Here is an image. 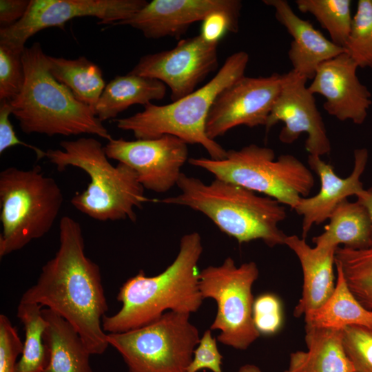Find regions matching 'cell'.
I'll return each mask as SVG.
<instances>
[{
  "mask_svg": "<svg viewBox=\"0 0 372 372\" xmlns=\"http://www.w3.org/2000/svg\"><path fill=\"white\" fill-rule=\"evenodd\" d=\"M20 302L58 313L74 328L92 355L103 354L110 346L102 327L108 305L100 268L85 255L81 226L70 216L61 218L59 247Z\"/></svg>",
  "mask_w": 372,
  "mask_h": 372,
  "instance_id": "1",
  "label": "cell"
},
{
  "mask_svg": "<svg viewBox=\"0 0 372 372\" xmlns=\"http://www.w3.org/2000/svg\"><path fill=\"white\" fill-rule=\"evenodd\" d=\"M203 247L200 235H183L174 260L161 273L147 276L143 270L127 280L117 295L121 309L104 316L106 333L127 331L148 324L167 311L196 312L204 300L199 288L198 261Z\"/></svg>",
  "mask_w": 372,
  "mask_h": 372,
  "instance_id": "2",
  "label": "cell"
},
{
  "mask_svg": "<svg viewBox=\"0 0 372 372\" xmlns=\"http://www.w3.org/2000/svg\"><path fill=\"white\" fill-rule=\"evenodd\" d=\"M176 186L179 194L158 201L203 214L240 244L258 239L270 247L285 245L287 235L278 225L286 218L287 211L278 200L223 180L215 178L206 184L184 173Z\"/></svg>",
  "mask_w": 372,
  "mask_h": 372,
  "instance_id": "3",
  "label": "cell"
},
{
  "mask_svg": "<svg viewBox=\"0 0 372 372\" xmlns=\"http://www.w3.org/2000/svg\"><path fill=\"white\" fill-rule=\"evenodd\" d=\"M45 54L39 42L22 54L25 81L19 95L10 101L12 114L26 134L112 137L94 111L79 101L49 72Z\"/></svg>",
  "mask_w": 372,
  "mask_h": 372,
  "instance_id": "4",
  "label": "cell"
},
{
  "mask_svg": "<svg viewBox=\"0 0 372 372\" xmlns=\"http://www.w3.org/2000/svg\"><path fill=\"white\" fill-rule=\"evenodd\" d=\"M60 145L62 149L45 151V157L56 169L72 166L90 177L87 187L72 198L74 207L99 221H136L134 209L151 200L145 197L134 171L122 163L111 164L105 147L93 137L63 141Z\"/></svg>",
  "mask_w": 372,
  "mask_h": 372,
  "instance_id": "5",
  "label": "cell"
},
{
  "mask_svg": "<svg viewBox=\"0 0 372 372\" xmlns=\"http://www.w3.org/2000/svg\"><path fill=\"white\" fill-rule=\"evenodd\" d=\"M249 59V54L245 51L233 53L203 87L167 105H145L141 112L116 119V127L132 132L138 139L154 138L165 134L175 136L187 144L200 145L211 158H225L227 150L207 135V118L218 95L245 76Z\"/></svg>",
  "mask_w": 372,
  "mask_h": 372,
  "instance_id": "6",
  "label": "cell"
},
{
  "mask_svg": "<svg viewBox=\"0 0 372 372\" xmlns=\"http://www.w3.org/2000/svg\"><path fill=\"white\" fill-rule=\"evenodd\" d=\"M56 180L39 166L0 173V257L25 247L52 227L63 203Z\"/></svg>",
  "mask_w": 372,
  "mask_h": 372,
  "instance_id": "7",
  "label": "cell"
},
{
  "mask_svg": "<svg viewBox=\"0 0 372 372\" xmlns=\"http://www.w3.org/2000/svg\"><path fill=\"white\" fill-rule=\"evenodd\" d=\"M251 144L227 150L225 158L192 157L189 163L212 174L216 178L259 192L294 209L315 185L312 172L298 158Z\"/></svg>",
  "mask_w": 372,
  "mask_h": 372,
  "instance_id": "8",
  "label": "cell"
},
{
  "mask_svg": "<svg viewBox=\"0 0 372 372\" xmlns=\"http://www.w3.org/2000/svg\"><path fill=\"white\" fill-rule=\"evenodd\" d=\"M190 314L167 311L152 322L127 331L107 333L128 372H187L200 337Z\"/></svg>",
  "mask_w": 372,
  "mask_h": 372,
  "instance_id": "9",
  "label": "cell"
},
{
  "mask_svg": "<svg viewBox=\"0 0 372 372\" xmlns=\"http://www.w3.org/2000/svg\"><path fill=\"white\" fill-rule=\"evenodd\" d=\"M259 270L254 262L237 266L231 257L218 266H209L199 273V288L203 299L211 298L217 312L210 329L219 331L217 341L245 350L260 336L252 317V286Z\"/></svg>",
  "mask_w": 372,
  "mask_h": 372,
  "instance_id": "10",
  "label": "cell"
},
{
  "mask_svg": "<svg viewBox=\"0 0 372 372\" xmlns=\"http://www.w3.org/2000/svg\"><path fill=\"white\" fill-rule=\"evenodd\" d=\"M147 3L145 0H30L20 21L0 28V44L23 51L28 39L45 28L64 30L68 21L83 17L112 25L131 18Z\"/></svg>",
  "mask_w": 372,
  "mask_h": 372,
  "instance_id": "11",
  "label": "cell"
},
{
  "mask_svg": "<svg viewBox=\"0 0 372 372\" xmlns=\"http://www.w3.org/2000/svg\"><path fill=\"white\" fill-rule=\"evenodd\" d=\"M218 45L201 34L183 39L170 50L142 56L130 73L161 81L169 88L171 99L175 101L195 91L216 70Z\"/></svg>",
  "mask_w": 372,
  "mask_h": 372,
  "instance_id": "12",
  "label": "cell"
},
{
  "mask_svg": "<svg viewBox=\"0 0 372 372\" xmlns=\"http://www.w3.org/2000/svg\"><path fill=\"white\" fill-rule=\"evenodd\" d=\"M284 81V74L265 77L243 76L225 88L207 116L206 133L214 140L239 125H266Z\"/></svg>",
  "mask_w": 372,
  "mask_h": 372,
  "instance_id": "13",
  "label": "cell"
},
{
  "mask_svg": "<svg viewBox=\"0 0 372 372\" xmlns=\"http://www.w3.org/2000/svg\"><path fill=\"white\" fill-rule=\"evenodd\" d=\"M104 146L108 158L129 166L144 189L165 193L177 185L188 157L187 144L165 134L154 138H113Z\"/></svg>",
  "mask_w": 372,
  "mask_h": 372,
  "instance_id": "14",
  "label": "cell"
},
{
  "mask_svg": "<svg viewBox=\"0 0 372 372\" xmlns=\"http://www.w3.org/2000/svg\"><path fill=\"white\" fill-rule=\"evenodd\" d=\"M307 81V78L292 70L284 74L280 92L272 107L265 129L268 132L278 122H282L284 126L278 138L285 144L293 143L302 133H306L307 151L310 155L321 156L331 152V143L314 94L306 85Z\"/></svg>",
  "mask_w": 372,
  "mask_h": 372,
  "instance_id": "15",
  "label": "cell"
},
{
  "mask_svg": "<svg viewBox=\"0 0 372 372\" xmlns=\"http://www.w3.org/2000/svg\"><path fill=\"white\" fill-rule=\"evenodd\" d=\"M356 63L346 51L324 63L316 70L309 91L325 99L326 112L341 121L361 125L372 104L371 94L357 76Z\"/></svg>",
  "mask_w": 372,
  "mask_h": 372,
  "instance_id": "16",
  "label": "cell"
},
{
  "mask_svg": "<svg viewBox=\"0 0 372 372\" xmlns=\"http://www.w3.org/2000/svg\"><path fill=\"white\" fill-rule=\"evenodd\" d=\"M240 0H153L131 18L112 25H130L147 39L178 37L214 12L240 15Z\"/></svg>",
  "mask_w": 372,
  "mask_h": 372,
  "instance_id": "17",
  "label": "cell"
},
{
  "mask_svg": "<svg viewBox=\"0 0 372 372\" xmlns=\"http://www.w3.org/2000/svg\"><path fill=\"white\" fill-rule=\"evenodd\" d=\"M369 153L366 149L354 152V167L347 178H340L331 165L323 161L320 156L309 155L308 164L320 178L319 192L312 197H302L294 210L302 216V236L305 239L313 225H320L329 218L336 207L347 197L358 195L364 189L360 176L365 169Z\"/></svg>",
  "mask_w": 372,
  "mask_h": 372,
  "instance_id": "18",
  "label": "cell"
},
{
  "mask_svg": "<svg viewBox=\"0 0 372 372\" xmlns=\"http://www.w3.org/2000/svg\"><path fill=\"white\" fill-rule=\"evenodd\" d=\"M273 8L277 21L292 37L288 57L292 70L307 80L313 78L324 62L343 53L345 49L327 39L307 20L298 17L285 0H264Z\"/></svg>",
  "mask_w": 372,
  "mask_h": 372,
  "instance_id": "19",
  "label": "cell"
},
{
  "mask_svg": "<svg viewBox=\"0 0 372 372\" xmlns=\"http://www.w3.org/2000/svg\"><path fill=\"white\" fill-rule=\"evenodd\" d=\"M285 245L296 254L302 269V293L294 310V316L300 317L320 307L332 294L335 249L312 248L296 235L287 236Z\"/></svg>",
  "mask_w": 372,
  "mask_h": 372,
  "instance_id": "20",
  "label": "cell"
},
{
  "mask_svg": "<svg viewBox=\"0 0 372 372\" xmlns=\"http://www.w3.org/2000/svg\"><path fill=\"white\" fill-rule=\"evenodd\" d=\"M42 313L48 322L43 339L48 353L43 372H93L92 354L74 328L50 309Z\"/></svg>",
  "mask_w": 372,
  "mask_h": 372,
  "instance_id": "21",
  "label": "cell"
},
{
  "mask_svg": "<svg viewBox=\"0 0 372 372\" xmlns=\"http://www.w3.org/2000/svg\"><path fill=\"white\" fill-rule=\"evenodd\" d=\"M307 351L290 355L289 372H355L346 353L342 330L306 326Z\"/></svg>",
  "mask_w": 372,
  "mask_h": 372,
  "instance_id": "22",
  "label": "cell"
},
{
  "mask_svg": "<svg viewBox=\"0 0 372 372\" xmlns=\"http://www.w3.org/2000/svg\"><path fill=\"white\" fill-rule=\"evenodd\" d=\"M167 86L155 79L128 73L116 76L105 87L94 108L101 121L114 118L132 105H147L161 100Z\"/></svg>",
  "mask_w": 372,
  "mask_h": 372,
  "instance_id": "23",
  "label": "cell"
},
{
  "mask_svg": "<svg viewBox=\"0 0 372 372\" xmlns=\"http://www.w3.org/2000/svg\"><path fill=\"white\" fill-rule=\"evenodd\" d=\"M329 219L324 231L313 238L315 247L331 250L340 244L353 249L372 247L371 222L366 208L358 201L344 200Z\"/></svg>",
  "mask_w": 372,
  "mask_h": 372,
  "instance_id": "24",
  "label": "cell"
},
{
  "mask_svg": "<svg viewBox=\"0 0 372 372\" xmlns=\"http://www.w3.org/2000/svg\"><path fill=\"white\" fill-rule=\"evenodd\" d=\"M337 280L327 300L304 314L306 326L342 330L359 325L372 329V311L364 308L349 289L341 268L335 265Z\"/></svg>",
  "mask_w": 372,
  "mask_h": 372,
  "instance_id": "25",
  "label": "cell"
},
{
  "mask_svg": "<svg viewBox=\"0 0 372 372\" xmlns=\"http://www.w3.org/2000/svg\"><path fill=\"white\" fill-rule=\"evenodd\" d=\"M46 60L52 76L94 112L96 103L106 85L99 66L85 56L68 59L47 55Z\"/></svg>",
  "mask_w": 372,
  "mask_h": 372,
  "instance_id": "26",
  "label": "cell"
},
{
  "mask_svg": "<svg viewBox=\"0 0 372 372\" xmlns=\"http://www.w3.org/2000/svg\"><path fill=\"white\" fill-rule=\"evenodd\" d=\"M42 309L38 304L19 303L17 315L23 326L25 340L14 372H43L47 365L48 353L43 335L48 322Z\"/></svg>",
  "mask_w": 372,
  "mask_h": 372,
  "instance_id": "27",
  "label": "cell"
},
{
  "mask_svg": "<svg viewBox=\"0 0 372 372\" xmlns=\"http://www.w3.org/2000/svg\"><path fill=\"white\" fill-rule=\"evenodd\" d=\"M335 264L341 268L356 299L372 311V247L362 249L338 247Z\"/></svg>",
  "mask_w": 372,
  "mask_h": 372,
  "instance_id": "28",
  "label": "cell"
},
{
  "mask_svg": "<svg viewBox=\"0 0 372 372\" xmlns=\"http://www.w3.org/2000/svg\"><path fill=\"white\" fill-rule=\"evenodd\" d=\"M295 3L300 12L316 19L331 41L344 48L353 17L350 0H296Z\"/></svg>",
  "mask_w": 372,
  "mask_h": 372,
  "instance_id": "29",
  "label": "cell"
},
{
  "mask_svg": "<svg viewBox=\"0 0 372 372\" xmlns=\"http://www.w3.org/2000/svg\"><path fill=\"white\" fill-rule=\"evenodd\" d=\"M344 49L358 68L372 69V0L358 1Z\"/></svg>",
  "mask_w": 372,
  "mask_h": 372,
  "instance_id": "30",
  "label": "cell"
},
{
  "mask_svg": "<svg viewBox=\"0 0 372 372\" xmlns=\"http://www.w3.org/2000/svg\"><path fill=\"white\" fill-rule=\"evenodd\" d=\"M23 52L0 44L1 101H12L22 90L25 81Z\"/></svg>",
  "mask_w": 372,
  "mask_h": 372,
  "instance_id": "31",
  "label": "cell"
},
{
  "mask_svg": "<svg viewBox=\"0 0 372 372\" xmlns=\"http://www.w3.org/2000/svg\"><path fill=\"white\" fill-rule=\"evenodd\" d=\"M342 332L344 348L355 372H372V329L352 325Z\"/></svg>",
  "mask_w": 372,
  "mask_h": 372,
  "instance_id": "32",
  "label": "cell"
},
{
  "mask_svg": "<svg viewBox=\"0 0 372 372\" xmlns=\"http://www.w3.org/2000/svg\"><path fill=\"white\" fill-rule=\"evenodd\" d=\"M252 317L260 334L270 335L277 333L283 320L282 304L278 297L271 293L258 296L254 300Z\"/></svg>",
  "mask_w": 372,
  "mask_h": 372,
  "instance_id": "33",
  "label": "cell"
},
{
  "mask_svg": "<svg viewBox=\"0 0 372 372\" xmlns=\"http://www.w3.org/2000/svg\"><path fill=\"white\" fill-rule=\"evenodd\" d=\"M17 329L4 314L0 315V372H14L17 360L23 351Z\"/></svg>",
  "mask_w": 372,
  "mask_h": 372,
  "instance_id": "34",
  "label": "cell"
},
{
  "mask_svg": "<svg viewBox=\"0 0 372 372\" xmlns=\"http://www.w3.org/2000/svg\"><path fill=\"white\" fill-rule=\"evenodd\" d=\"M223 358L217 347V339L212 336L211 330L209 329L200 338L187 372H198L205 369L222 372Z\"/></svg>",
  "mask_w": 372,
  "mask_h": 372,
  "instance_id": "35",
  "label": "cell"
},
{
  "mask_svg": "<svg viewBox=\"0 0 372 372\" xmlns=\"http://www.w3.org/2000/svg\"><path fill=\"white\" fill-rule=\"evenodd\" d=\"M239 17L223 12L211 13L202 21L200 34L209 42L218 43L227 32L238 31Z\"/></svg>",
  "mask_w": 372,
  "mask_h": 372,
  "instance_id": "36",
  "label": "cell"
},
{
  "mask_svg": "<svg viewBox=\"0 0 372 372\" xmlns=\"http://www.w3.org/2000/svg\"><path fill=\"white\" fill-rule=\"evenodd\" d=\"M12 107L8 101H1L0 103V154L16 145H23L32 149L38 159L45 157V151L28 144L18 138L10 120Z\"/></svg>",
  "mask_w": 372,
  "mask_h": 372,
  "instance_id": "37",
  "label": "cell"
},
{
  "mask_svg": "<svg viewBox=\"0 0 372 372\" xmlns=\"http://www.w3.org/2000/svg\"><path fill=\"white\" fill-rule=\"evenodd\" d=\"M30 0H1L0 26L9 27L20 21L26 13Z\"/></svg>",
  "mask_w": 372,
  "mask_h": 372,
  "instance_id": "38",
  "label": "cell"
},
{
  "mask_svg": "<svg viewBox=\"0 0 372 372\" xmlns=\"http://www.w3.org/2000/svg\"><path fill=\"white\" fill-rule=\"evenodd\" d=\"M356 196L358 198L357 201L366 208L372 225V187L363 189Z\"/></svg>",
  "mask_w": 372,
  "mask_h": 372,
  "instance_id": "39",
  "label": "cell"
},
{
  "mask_svg": "<svg viewBox=\"0 0 372 372\" xmlns=\"http://www.w3.org/2000/svg\"><path fill=\"white\" fill-rule=\"evenodd\" d=\"M238 372H262L258 366L251 364L242 365ZM286 372H289L287 371Z\"/></svg>",
  "mask_w": 372,
  "mask_h": 372,
  "instance_id": "40",
  "label": "cell"
}]
</instances>
